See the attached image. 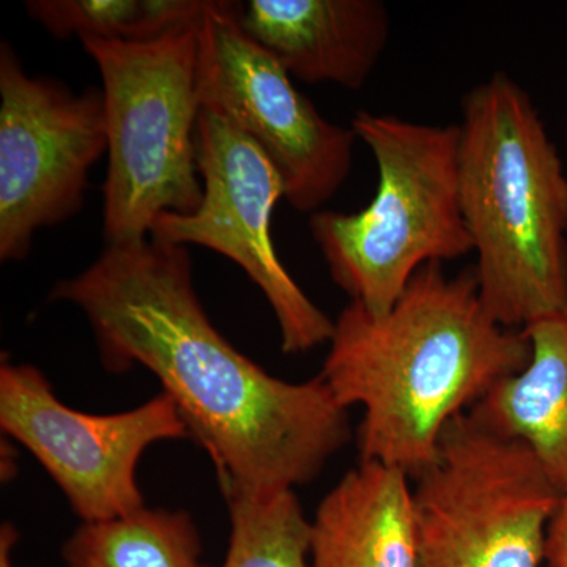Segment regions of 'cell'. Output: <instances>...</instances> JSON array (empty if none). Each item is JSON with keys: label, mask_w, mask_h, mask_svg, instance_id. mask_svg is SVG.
Wrapping results in <instances>:
<instances>
[{"label": "cell", "mask_w": 567, "mask_h": 567, "mask_svg": "<svg viewBox=\"0 0 567 567\" xmlns=\"http://www.w3.org/2000/svg\"><path fill=\"white\" fill-rule=\"evenodd\" d=\"M51 298L84 312L106 369L140 364L162 382L224 496L305 486L352 439L349 410L322 377L278 379L216 330L194 289L188 246L152 237L107 245Z\"/></svg>", "instance_id": "6da1fadb"}, {"label": "cell", "mask_w": 567, "mask_h": 567, "mask_svg": "<svg viewBox=\"0 0 567 567\" xmlns=\"http://www.w3.org/2000/svg\"><path fill=\"white\" fill-rule=\"evenodd\" d=\"M328 344L319 375L344 409H363L361 461L412 480L435 461L451 421L532 360L525 331L484 308L475 270L447 276L440 262L421 267L385 315L350 301Z\"/></svg>", "instance_id": "7a4b0ae2"}, {"label": "cell", "mask_w": 567, "mask_h": 567, "mask_svg": "<svg viewBox=\"0 0 567 567\" xmlns=\"http://www.w3.org/2000/svg\"><path fill=\"white\" fill-rule=\"evenodd\" d=\"M458 192L481 301L524 330L567 311V175L532 99L496 71L462 100Z\"/></svg>", "instance_id": "3957f363"}, {"label": "cell", "mask_w": 567, "mask_h": 567, "mask_svg": "<svg viewBox=\"0 0 567 567\" xmlns=\"http://www.w3.org/2000/svg\"><path fill=\"white\" fill-rule=\"evenodd\" d=\"M352 130L379 169L374 199L353 215L312 213L309 229L336 286L385 315L421 267L473 251L458 192V126L358 111Z\"/></svg>", "instance_id": "277c9868"}, {"label": "cell", "mask_w": 567, "mask_h": 567, "mask_svg": "<svg viewBox=\"0 0 567 567\" xmlns=\"http://www.w3.org/2000/svg\"><path fill=\"white\" fill-rule=\"evenodd\" d=\"M197 31L199 25L147 43L81 39L103 81L107 245L144 240L164 213L192 215L203 204Z\"/></svg>", "instance_id": "5b68a950"}, {"label": "cell", "mask_w": 567, "mask_h": 567, "mask_svg": "<svg viewBox=\"0 0 567 567\" xmlns=\"http://www.w3.org/2000/svg\"><path fill=\"white\" fill-rule=\"evenodd\" d=\"M413 502L421 567H540L563 496L535 454L468 412L451 421Z\"/></svg>", "instance_id": "8992f818"}, {"label": "cell", "mask_w": 567, "mask_h": 567, "mask_svg": "<svg viewBox=\"0 0 567 567\" xmlns=\"http://www.w3.org/2000/svg\"><path fill=\"white\" fill-rule=\"evenodd\" d=\"M238 2L210 0L199 24L197 87L275 164L293 210L316 213L341 189L353 164L352 128L323 117L274 54L246 33Z\"/></svg>", "instance_id": "52a82bcc"}, {"label": "cell", "mask_w": 567, "mask_h": 567, "mask_svg": "<svg viewBox=\"0 0 567 567\" xmlns=\"http://www.w3.org/2000/svg\"><path fill=\"white\" fill-rule=\"evenodd\" d=\"M204 199L192 215L164 213L151 237L197 245L237 264L265 295L281 331L284 353L330 342L334 322L295 282L276 252L271 223L286 188L275 164L237 126L203 107L196 130Z\"/></svg>", "instance_id": "ba28073f"}, {"label": "cell", "mask_w": 567, "mask_h": 567, "mask_svg": "<svg viewBox=\"0 0 567 567\" xmlns=\"http://www.w3.org/2000/svg\"><path fill=\"white\" fill-rule=\"evenodd\" d=\"M107 152L102 91L33 78L0 47V260H22L43 227L84 207L93 164Z\"/></svg>", "instance_id": "9c48e42d"}, {"label": "cell", "mask_w": 567, "mask_h": 567, "mask_svg": "<svg viewBox=\"0 0 567 567\" xmlns=\"http://www.w3.org/2000/svg\"><path fill=\"white\" fill-rule=\"evenodd\" d=\"M0 427L40 462L82 522L145 507L136 480L142 454L192 436L169 394L128 412L89 415L62 404L39 369L10 361L0 365Z\"/></svg>", "instance_id": "30bf717a"}, {"label": "cell", "mask_w": 567, "mask_h": 567, "mask_svg": "<svg viewBox=\"0 0 567 567\" xmlns=\"http://www.w3.org/2000/svg\"><path fill=\"white\" fill-rule=\"evenodd\" d=\"M240 22L292 80L350 91L369 80L391 32L380 0H249Z\"/></svg>", "instance_id": "8fae6325"}, {"label": "cell", "mask_w": 567, "mask_h": 567, "mask_svg": "<svg viewBox=\"0 0 567 567\" xmlns=\"http://www.w3.org/2000/svg\"><path fill=\"white\" fill-rule=\"evenodd\" d=\"M311 567H421L412 477L360 461L311 520Z\"/></svg>", "instance_id": "7c38bea8"}, {"label": "cell", "mask_w": 567, "mask_h": 567, "mask_svg": "<svg viewBox=\"0 0 567 567\" xmlns=\"http://www.w3.org/2000/svg\"><path fill=\"white\" fill-rule=\"evenodd\" d=\"M532 360L507 377L468 415L488 431L529 447L567 498V311L524 328Z\"/></svg>", "instance_id": "4fadbf2b"}, {"label": "cell", "mask_w": 567, "mask_h": 567, "mask_svg": "<svg viewBox=\"0 0 567 567\" xmlns=\"http://www.w3.org/2000/svg\"><path fill=\"white\" fill-rule=\"evenodd\" d=\"M63 559L66 567H208L192 516L148 507L82 522L66 540Z\"/></svg>", "instance_id": "5bb4252c"}, {"label": "cell", "mask_w": 567, "mask_h": 567, "mask_svg": "<svg viewBox=\"0 0 567 567\" xmlns=\"http://www.w3.org/2000/svg\"><path fill=\"white\" fill-rule=\"evenodd\" d=\"M210 0H32L25 10L55 39L147 43L197 28Z\"/></svg>", "instance_id": "9a60e30c"}, {"label": "cell", "mask_w": 567, "mask_h": 567, "mask_svg": "<svg viewBox=\"0 0 567 567\" xmlns=\"http://www.w3.org/2000/svg\"><path fill=\"white\" fill-rule=\"evenodd\" d=\"M226 499L230 537L221 567H311V522L293 491Z\"/></svg>", "instance_id": "2e32d148"}, {"label": "cell", "mask_w": 567, "mask_h": 567, "mask_svg": "<svg viewBox=\"0 0 567 567\" xmlns=\"http://www.w3.org/2000/svg\"><path fill=\"white\" fill-rule=\"evenodd\" d=\"M546 563L548 567H567V498L559 503L557 513L548 524Z\"/></svg>", "instance_id": "e0dca14e"}, {"label": "cell", "mask_w": 567, "mask_h": 567, "mask_svg": "<svg viewBox=\"0 0 567 567\" xmlns=\"http://www.w3.org/2000/svg\"><path fill=\"white\" fill-rule=\"evenodd\" d=\"M20 535L11 524H3L0 529V567H13L11 563V551L17 546Z\"/></svg>", "instance_id": "ac0fdd59"}]
</instances>
